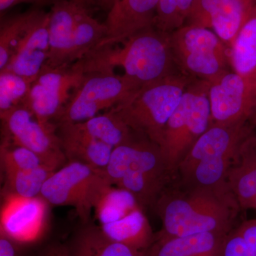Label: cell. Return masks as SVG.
Instances as JSON below:
<instances>
[{"label": "cell", "instance_id": "6da1fadb", "mask_svg": "<svg viewBox=\"0 0 256 256\" xmlns=\"http://www.w3.org/2000/svg\"><path fill=\"white\" fill-rule=\"evenodd\" d=\"M154 208L162 222L156 237L228 234L236 225L242 210L230 194L185 188L175 180L160 195Z\"/></svg>", "mask_w": 256, "mask_h": 256}, {"label": "cell", "instance_id": "7a4b0ae2", "mask_svg": "<svg viewBox=\"0 0 256 256\" xmlns=\"http://www.w3.org/2000/svg\"><path fill=\"white\" fill-rule=\"evenodd\" d=\"M122 44V46L98 47L76 64L85 74L114 72L116 67H121L124 75L141 87L182 72L172 50L170 34L152 26Z\"/></svg>", "mask_w": 256, "mask_h": 256}, {"label": "cell", "instance_id": "3957f363", "mask_svg": "<svg viewBox=\"0 0 256 256\" xmlns=\"http://www.w3.org/2000/svg\"><path fill=\"white\" fill-rule=\"evenodd\" d=\"M104 172L112 186L130 192L142 208H154L160 195L175 180L160 146L137 133L114 148Z\"/></svg>", "mask_w": 256, "mask_h": 256}, {"label": "cell", "instance_id": "277c9868", "mask_svg": "<svg viewBox=\"0 0 256 256\" xmlns=\"http://www.w3.org/2000/svg\"><path fill=\"white\" fill-rule=\"evenodd\" d=\"M254 130L248 122L212 124L180 162L176 182L185 188L230 194L226 184L229 168L239 144Z\"/></svg>", "mask_w": 256, "mask_h": 256}, {"label": "cell", "instance_id": "5b68a950", "mask_svg": "<svg viewBox=\"0 0 256 256\" xmlns=\"http://www.w3.org/2000/svg\"><path fill=\"white\" fill-rule=\"evenodd\" d=\"M194 78L173 74L144 86L114 110L134 132L161 146L166 124Z\"/></svg>", "mask_w": 256, "mask_h": 256}, {"label": "cell", "instance_id": "8992f818", "mask_svg": "<svg viewBox=\"0 0 256 256\" xmlns=\"http://www.w3.org/2000/svg\"><path fill=\"white\" fill-rule=\"evenodd\" d=\"M208 90L210 82L194 79L166 124L160 149L174 178L180 162L212 124Z\"/></svg>", "mask_w": 256, "mask_h": 256}, {"label": "cell", "instance_id": "52a82bcc", "mask_svg": "<svg viewBox=\"0 0 256 256\" xmlns=\"http://www.w3.org/2000/svg\"><path fill=\"white\" fill-rule=\"evenodd\" d=\"M112 186L104 170L69 161L50 175L40 196L54 206L73 207L86 223L101 197Z\"/></svg>", "mask_w": 256, "mask_h": 256}, {"label": "cell", "instance_id": "ba28073f", "mask_svg": "<svg viewBox=\"0 0 256 256\" xmlns=\"http://www.w3.org/2000/svg\"><path fill=\"white\" fill-rule=\"evenodd\" d=\"M170 41L178 68L192 78L210 82L230 70L228 48L210 28L184 25Z\"/></svg>", "mask_w": 256, "mask_h": 256}, {"label": "cell", "instance_id": "9c48e42d", "mask_svg": "<svg viewBox=\"0 0 256 256\" xmlns=\"http://www.w3.org/2000/svg\"><path fill=\"white\" fill-rule=\"evenodd\" d=\"M141 88L126 75H117L111 70L86 74L56 120L57 124L84 122L101 110L121 105Z\"/></svg>", "mask_w": 256, "mask_h": 256}, {"label": "cell", "instance_id": "30bf717a", "mask_svg": "<svg viewBox=\"0 0 256 256\" xmlns=\"http://www.w3.org/2000/svg\"><path fill=\"white\" fill-rule=\"evenodd\" d=\"M0 118L3 140L33 151L56 170L66 164L67 159L54 124L40 122L23 105L0 114Z\"/></svg>", "mask_w": 256, "mask_h": 256}, {"label": "cell", "instance_id": "8fae6325", "mask_svg": "<svg viewBox=\"0 0 256 256\" xmlns=\"http://www.w3.org/2000/svg\"><path fill=\"white\" fill-rule=\"evenodd\" d=\"M85 74L76 63L56 68L45 65L32 82L22 105L40 122L53 124L52 120L60 117Z\"/></svg>", "mask_w": 256, "mask_h": 256}, {"label": "cell", "instance_id": "7c38bea8", "mask_svg": "<svg viewBox=\"0 0 256 256\" xmlns=\"http://www.w3.org/2000/svg\"><path fill=\"white\" fill-rule=\"evenodd\" d=\"M208 96L212 124H246L256 114V85L233 70L210 82Z\"/></svg>", "mask_w": 256, "mask_h": 256}, {"label": "cell", "instance_id": "4fadbf2b", "mask_svg": "<svg viewBox=\"0 0 256 256\" xmlns=\"http://www.w3.org/2000/svg\"><path fill=\"white\" fill-rule=\"evenodd\" d=\"M47 202L42 197L8 194L1 212V236L14 242H34L43 233Z\"/></svg>", "mask_w": 256, "mask_h": 256}, {"label": "cell", "instance_id": "5bb4252c", "mask_svg": "<svg viewBox=\"0 0 256 256\" xmlns=\"http://www.w3.org/2000/svg\"><path fill=\"white\" fill-rule=\"evenodd\" d=\"M50 12L37 10L28 32L3 70L26 78H36L50 56Z\"/></svg>", "mask_w": 256, "mask_h": 256}, {"label": "cell", "instance_id": "9a60e30c", "mask_svg": "<svg viewBox=\"0 0 256 256\" xmlns=\"http://www.w3.org/2000/svg\"><path fill=\"white\" fill-rule=\"evenodd\" d=\"M158 3L159 0H118L108 12L104 22L107 34L98 47L122 43L154 26Z\"/></svg>", "mask_w": 256, "mask_h": 256}, {"label": "cell", "instance_id": "2e32d148", "mask_svg": "<svg viewBox=\"0 0 256 256\" xmlns=\"http://www.w3.org/2000/svg\"><path fill=\"white\" fill-rule=\"evenodd\" d=\"M227 186L242 210H256V131L239 144L226 178Z\"/></svg>", "mask_w": 256, "mask_h": 256}, {"label": "cell", "instance_id": "e0dca14e", "mask_svg": "<svg viewBox=\"0 0 256 256\" xmlns=\"http://www.w3.org/2000/svg\"><path fill=\"white\" fill-rule=\"evenodd\" d=\"M80 8L70 0H55L52 5L48 24L50 56L46 64L48 66L70 65L74 30Z\"/></svg>", "mask_w": 256, "mask_h": 256}, {"label": "cell", "instance_id": "ac0fdd59", "mask_svg": "<svg viewBox=\"0 0 256 256\" xmlns=\"http://www.w3.org/2000/svg\"><path fill=\"white\" fill-rule=\"evenodd\" d=\"M57 134L68 161H77L104 170L114 148L92 138L76 124H57Z\"/></svg>", "mask_w": 256, "mask_h": 256}, {"label": "cell", "instance_id": "d6986e66", "mask_svg": "<svg viewBox=\"0 0 256 256\" xmlns=\"http://www.w3.org/2000/svg\"><path fill=\"white\" fill-rule=\"evenodd\" d=\"M227 234L204 233L156 237L143 256H218Z\"/></svg>", "mask_w": 256, "mask_h": 256}, {"label": "cell", "instance_id": "ffe728a7", "mask_svg": "<svg viewBox=\"0 0 256 256\" xmlns=\"http://www.w3.org/2000/svg\"><path fill=\"white\" fill-rule=\"evenodd\" d=\"M67 247L70 256H143V252L112 240L89 222L77 230Z\"/></svg>", "mask_w": 256, "mask_h": 256}, {"label": "cell", "instance_id": "44dd1931", "mask_svg": "<svg viewBox=\"0 0 256 256\" xmlns=\"http://www.w3.org/2000/svg\"><path fill=\"white\" fill-rule=\"evenodd\" d=\"M230 68L256 85V3L228 47Z\"/></svg>", "mask_w": 256, "mask_h": 256}, {"label": "cell", "instance_id": "7402d4cb", "mask_svg": "<svg viewBox=\"0 0 256 256\" xmlns=\"http://www.w3.org/2000/svg\"><path fill=\"white\" fill-rule=\"evenodd\" d=\"M99 227L108 238L141 252L152 244L156 235L152 232L141 207H138L120 220Z\"/></svg>", "mask_w": 256, "mask_h": 256}, {"label": "cell", "instance_id": "603a6c76", "mask_svg": "<svg viewBox=\"0 0 256 256\" xmlns=\"http://www.w3.org/2000/svg\"><path fill=\"white\" fill-rule=\"evenodd\" d=\"M256 3V0H220L212 18V28L228 48Z\"/></svg>", "mask_w": 256, "mask_h": 256}, {"label": "cell", "instance_id": "cb8c5ba5", "mask_svg": "<svg viewBox=\"0 0 256 256\" xmlns=\"http://www.w3.org/2000/svg\"><path fill=\"white\" fill-rule=\"evenodd\" d=\"M76 124L92 138L114 149L132 139L136 133L130 128L114 108L106 114H97L95 117Z\"/></svg>", "mask_w": 256, "mask_h": 256}, {"label": "cell", "instance_id": "d4e9b609", "mask_svg": "<svg viewBox=\"0 0 256 256\" xmlns=\"http://www.w3.org/2000/svg\"><path fill=\"white\" fill-rule=\"evenodd\" d=\"M107 30L104 23L89 14L87 10H79L75 30L70 62L73 64L95 50L106 38Z\"/></svg>", "mask_w": 256, "mask_h": 256}, {"label": "cell", "instance_id": "484cf974", "mask_svg": "<svg viewBox=\"0 0 256 256\" xmlns=\"http://www.w3.org/2000/svg\"><path fill=\"white\" fill-rule=\"evenodd\" d=\"M55 170L43 165L31 170H3L8 194L34 198L41 195L42 188Z\"/></svg>", "mask_w": 256, "mask_h": 256}, {"label": "cell", "instance_id": "4316f807", "mask_svg": "<svg viewBox=\"0 0 256 256\" xmlns=\"http://www.w3.org/2000/svg\"><path fill=\"white\" fill-rule=\"evenodd\" d=\"M138 207L141 206L130 192L112 186L101 197L94 212L100 226L120 220Z\"/></svg>", "mask_w": 256, "mask_h": 256}, {"label": "cell", "instance_id": "83f0119b", "mask_svg": "<svg viewBox=\"0 0 256 256\" xmlns=\"http://www.w3.org/2000/svg\"><path fill=\"white\" fill-rule=\"evenodd\" d=\"M37 10L12 16L2 22L0 28V70L6 68L11 57L28 32Z\"/></svg>", "mask_w": 256, "mask_h": 256}, {"label": "cell", "instance_id": "f1b7e54d", "mask_svg": "<svg viewBox=\"0 0 256 256\" xmlns=\"http://www.w3.org/2000/svg\"><path fill=\"white\" fill-rule=\"evenodd\" d=\"M218 256H256V218L237 224L226 236Z\"/></svg>", "mask_w": 256, "mask_h": 256}, {"label": "cell", "instance_id": "f546056e", "mask_svg": "<svg viewBox=\"0 0 256 256\" xmlns=\"http://www.w3.org/2000/svg\"><path fill=\"white\" fill-rule=\"evenodd\" d=\"M35 79L8 70H0V114L22 105Z\"/></svg>", "mask_w": 256, "mask_h": 256}, {"label": "cell", "instance_id": "4dcf8cb0", "mask_svg": "<svg viewBox=\"0 0 256 256\" xmlns=\"http://www.w3.org/2000/svg\"><path fill=\"white\" fill-rule=\"evenodd\" d=\"M0 152L3 170H31L43 165L47 166L44 160L33 151L3 140Z\"/></svg>", "mask_w": 256, "mask_h": 256}, {"label": "cell", "instance_id": "1f68e13d", "mask_svg": "<svg viewBox=\"0 0 256 256\" xmlns=\"http://www.w3.org/2000/svg\"><path fill=\"white\" fill-rule=\"evenodd\" d=\"M184 24L178 12V0H159L154 28L160 32L171 34Z\"/></svg>", "mask_w": 256, "mask_h": 256}, {"label": "cell", "instance_id": "d6a6232c", "mask_svg": "<svg viewBox=\"0 0 256 256\" xmlns=\"http://www.w3.org/2000/svg\"><path fill=\"white\" fill-rule=\"evenodd\" d=\"M220 2V0H194L185 26L212 28V18Z\"/></svg>", "mask_w": 256, "mask_h": 256}, {"label": "cell", "instance_id": "836d02e7", "mask_svg": "<svg viewBox=\"0 0 256 256\" xmlns=\"http://www.w3.org/2000/svg\"><path fill=\"white\" fill-rule=\"evenodd\" d=\"M55 0H0V11L1 13L6 10L22 3H30L37 6H52Z\"/></svg>", "mask_w": 256, "mask_h": 256}, {"label": "cell", "instance_id": "e575fe53", "mask_svg": "<svg viewBox=\"0 0 256 256\" xmlns=\"http://www.w3.org/2000/svg\"><path fill=\"white\" fill-rule=\"evenodd\" d=\"M40 256H70L67 246H54L48 247Z\"/></svg>", "mask_w": 256, "mask_h": 256}, {"label": "cell", "instance_id": "d590c367", "mask_svg": "<svg viewBox=\"0 0 256 256\" xmlns=\"http://www.w3.org/2000/svg\"><path fill=\"white\" fill-rule=\"evenodd\" d=\"M193 2L194 0H178V12H180V16L184 23L186 16L191 9Z\"/></svg>", "mask_w": 256, "mask_h": 256}, {"label": "cell", "instance_id": "8d00e7d4", "mask_svg": "<svg viewBox=\"0 0 256 256\" xmlns=\"http://www.w3.org/2000/svg\"><path fill=\"white\" fill-rule=\"evenodd\" d=\"M70 1L73 2L74 3L78 5L80 8L87 10L88 11H89V10L92 6H95V5H98V0H70Z\"/></svg>", "mask_w": 256, "mask_h": 256}, {"label": "cell", "instance_id": "74e56055", "mask_svg": "<svg viewBox=\"0 0 256 256\" xmlns=\"http://www.w3.org/2000/svg\"><path fill=\"white\" fill-rule=\"evenodd\" d=\"M0 256H20L18 255V249L14 246H6L2 249Z\"/></svg>", "mask_w": 256, "mask_h": 256}, {"label": "cell", "instance_id": "f35d334b", "mask_svg": "<svg viewBox=\"0 0 256 256\" xmlns=\"http://www.w3.org/2000/svg\"><path fill=\"white\" fill-rule=\"evenodd\" d=\"M118 0H98L99 6L106 11H110Z\"/></svg>", "mask_w": 256, "mask_h": 256}, {"label": "cell", "instance_id": "ab89813d", "mask_svg": "<svg viewBox=\"0 0 256 256\" xmlns=\"http://www.w3.org/2000/svg\"><path fill=\"white\" fill-rule=\"evenodd\" d=\"M250 120H252V126H254V129H255L256 131V114H254V116H252Z\"/></svg>", "mask_w": 256, "mask_h": 256}, {"label": "cell", "instance_id": "60d3db41", "mask_svg": "<svg viewBox=\"0 0 256 256\" xmlns=\"http://www.w3.org/2000/svg\"></svg>", "mask_w": 256, "mask_h": 256}]
</instances>
